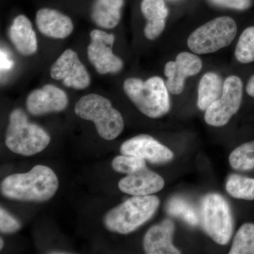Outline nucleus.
<instances>
[{
  "label": "nucleus",
  "mask_w": 254,
  "mask_h": 254,
  "mask_svg": "<svg viewBox=\"0 0 254 254\" xmlns=\"http://www.w3.org/2000/svg\"><path fill=\"white\" fill-rule=\"evenodd\" d=\"M59 187L55 172L49 167L36 165L26 173L14 174L3 180L1 194L10 199L43 202L53 198Z\"/></svg>",
  "instance_id": "nucleus-1"
},
{
  "label": "nucleus",
  "mask_w": 254,
  "mask_h": 254,
  "mask_svg": "<svg viewBox=\"0 0 254 254\" xmlns=\"http://www.w3.org/2000/svg\"><path fill=\"white\" fill-rule=\"evenodd\" d=\"M159 205L155 195H133L105 215V226L122 235L131 233L153 216Z\"/></svg>",
  "instance_id": "nucleus-2"
},
{
  "label": "nucleus",
  "mask_w": 254,
  "mask_h": 254,
  "mask_svg": "<svg viewBox=\"0 0 254 254\" xmlns=\"http://www.w3.org/2000/svg\"><path fill=\"white\" fill-rule=\"evenodd\" d=\"M123 88L132 103L145 116L160 118L170 111L169 91L163 78L153 76L143 81L129 78L124 83Z\"/></svg>",
  "instance_id": "nucleus-3"
},
{
  "label": "nucleus",
  "mask_w": 254,
  "mask_h": 254,
  "mask_svg": "<svg viewBox=\"0 0 254 254\" xmlns=\"http://www.w3.org/2000/svg\"><path fill=\"white\" fill-rule=\"evenodd\" d=\"M74 110L80 118L93 122L98 135L103 139L112 141L123 131V115L105 97L94 93L84 95L76 103Z\"/></svg>",
  "instance_id": "nucleus-4"
},
{
  "label": "nucleus",
  "mask_w": 254,
  "mask_h": 254,
  "mask_svg": "<svg viewBox=\"0 0 254 254\" xmlns=\"http://www.w3.org/2000/svg\"><path fill=\"white\" fill-rule=\"evenodd\" d=\"M50 142L49 134L36 124L30 123L22 110L11 113L5 143L13 153L31 156L43 151Z\"/></svg>",
  "instance_id": "nucleus-5"
},
{
  "label": "nucleus",
  "mask_w": 254,
  "mask_h": 254,
  "mask_svg": "<svg viewBox=\"0 0 254 254\" xmlns=\"http://www.w3.org/2000/svg\"><path fill=\"white\" fill-rule=\"evenodd\" d=\"M237 33L235 20L229 16H220L192 32L187 40V45L195 54H210L230 46Z\"/></svg>",
  "instance_id": "nucleus-6"
},
{
  "label": "nucleus",
  "mask_w": 254,
  "mask_h": 254,
  "mask_svg": "<svg viewBox=\"0 0 254 254\" xmlns=\"http://www.w3.org/2000/svg\"><path fill=\"white\" fill-rule=\"evenodd\" d=\"M202 210L208 236L218 245H227L233 232V219L227 200L218 193H210L203 200Z\"/></svg>",
  "instance_id": "nucleus-7"
},
{
  "label": "nucleus",
  "mask_w": 254,
  "mask_h": 254,
  "mask_svg": "<svg viewBox=\"0 0 254 254\" xmlns=\"http://www.w3.org/2000/svg\"><path fill=\"white\" fill-rule=\"evenodd\" d=\"M243 95V83L232 75L224 81L221 96L205 110V121L212 127H223L240 110Z\"/></svg>",
  "instance_id": "nucleus-8"
},
{
  "label": "nucleus",
  "mask_w": 254,
  "mask_h": 254,
  "mask_svg": "<svg viewBox=\"0 0 254 254\" xmlns=\"http://www.w3.org/2000/svg\"><path fill=\"white\" fill-rule=\"evenodd\" d=\"M91 43L88 47V58L100 74L118 73L123 68V60L114 55L113 34L93 30L91 32Z\"/></svg>",
  "instance_id": "nucleus-9"
},
{
  "label": "nucleus",
  "mask_w": 254,
  "mask_h": 254,
  "mask_svg": "<svg viewBox=\"0 0 254 254\" xmlns=\"http://www.w3.org/2000/svg\"><path fill=\"white\" fill-rule=\"evenodd\" d=\"M50 76L55 80H63L65 86L74 89H85L91 83L89 73L77 53L71 49L65 50L53 64Z\"/></svg>",
  "instance_id": "nucleus-10"
},
{
  "label": "nucleus",
  "mask_w": 254,
  "mask_h": 254,
  "mask_svg": "<svg viewBox=\"0 0 254 254\" xmlns=\"http://www.w3.org/2000/svg\"><path fill=\"white\" fill-rule=\"evenodd\" d=\"M202 67V60L196 54L182 52L177 55L176 60L168 62L164 70L169 92L174 95L182 93L186 78L198 74Z\"/></svg>",
  "instance_id": "nucleus-11"
},
{
  "label": "nucleus",
  "mask_w": 254,
  "mask_h": 254,
  "mask_svg": "<svg viewBox=\"0 0 254 254\" xmlns=\"http://www.w3.org/2000/svg\"><path fill=\"white\" fill-rule=\"evenodd\" d=\"M120 151L123 155H133L158 165L168 163L174 158V153L168 147L144 134L127 140L121 145Z\"/></svg>",
  "instance_id": "nucleus-12"
},
{
  "label": "nucleus",
  "mask_w": 254,
  "mask_h": 254,
  "mask_svg": "<svg viewBox=\"0 0 254 254\" xmlns=\"http://www.w3.org/2000/svg\"><path fill=\"white\" fill-rule=\"evenodd\" d=\"M68 103L67 95L63 90L53 85H46L30 93L26 100V107L31 115L39 116L63 111Z\"/></svg>",
  "instance_id": "nucleus-13"
},
{
  "label": "nucleus",
  "mask_w": 254,
  "mask_h": 254,
  "mask_svg": "<svg viewBox=\"0 0 254 254\" xmlns=\"http://www.w3.org/2000/svg\"><path fill=\"white\" fill-rule=\"evenodd\" d=\"M121 191L132 195H148L160 191L165 187L163 177L145 168L124 177L119 182Z\"/></svg>",
  "instance_id": "nucleus-14"
},
{
  "label": "nucleus",
  "mask_w": 254,
  "mask_h": 254,
  "mask_svg": "<svg viewBox=\"0 0 254 254\" xmlns=\"http://www.w3.org/2000/svg\"><path fill=\"white\" fill-rule=\"evenodd\" d=\"M175 225L172 220H164L150 227L143 239V249L148 254H179L180 250L173 245Z\"/></svg>",
  "instance_id": "nucleus-15"
},
{
  "label": "nucleus",
  "mask_w": 254,
  "mask_h": 254,
  "mask_svg": "<svg viewBox=\"0 0 254 254\" xmlns=\"http://www.w3.org/2000/svg\"><path fill=\"white\" fill-rule=\"evenodd\" d=\"M36 21L41 33L50 38L64 39L69 36L73 29L71 18L57 10L48 8L38 10Z\"/></svg>",
  "instance_id": "nucleus-16"
},
{
  "label": "nucleus",
  "mask_w": 254,
  "mask_h": 254,
  "mask_svg": "<svg viewBox=\"0 0 254 254\" xmlns=\"http://www.w3.org/2000/svg\"><path fill=\"white\" fill-rule=\"evenodd\" d=\"M9 36L20 54L31 55L38 50L36 33L33 31L30 20L24 15L14 18L9 28Z\"/></svg>",
  "instance_id": "nucleus-17"
},
{
  "label": "nucleus",
  "mask_w": 254,
  "mask_h": 254,
  "mask_svg": "<svg viewBox=\"0 0 254 254\" xmlns=\"http://www.w3.org/2000/svg\"><path fill=\"white\" fill-rule=\"evenodd\" d=\"M141 9L147 22L144 35L148 40L156 39L165 28L168 9L163 0H143Z\"/></svg>",
  "instance_id": "nucleus-18"
},
{
  "label": "nucleus",
  "mask_w": 254,
  "mask_h": 254,
  "mask_svg": "<svg viewBox=\"0 0 254 254\" xmlns=\"http://www.w3.org/2000/svg\"><path fill=\"white\" fill-rule=\"evenodd\" d=\"M124 0H96L92 11V18L100 27H116L121 19Z\"/></svg>",
  "instance_id": "nucleus-19"
},
{
  "label": "nucleus",
  "mask_w": 254,
  "mask_h": 254,
  "mask_svg": "<svg viewBox=\"0 0 254 254\" xmlns=\"http://www.w3.org/2000/svg\"><path fill=\"white\" fill-rule=\"evenodd\" d=\"M224 82L215 72L205 73L200 78L198 89L197 105L200 110H206L215 100L220 98Z\"/></svg>",
  "instance_id": "nucleus-20"
},
{
  "label": "nucleus",
  "mask_w": 254,
  "mask_h": 254,
  "mask_svg": "<svg viewBox=\"0 0 254 254\" xmlns=\"http://www.w3.org/2000/svg\"><path fill=\"white\" fill-rule=\"evenodd\" d=\"M226 190L233 198L247 200H254V179L239 175L229 177Z\"/></svg>",
  "instance_id": "nucleus-21"
},
{
  "label": "nucleus",
  "mask_w": 254,
  "mask_h": 254,
  "mask_svg": "<svg viewBox=\"0 0 254 254\" xmlns=\"http://www.w3.org/2000/svg\"><path fill=\"white\" fill-rule=\"evenodd\" d=\"M229 161L232 168L247 171L254 168V141L244 143L232 152Z\"/></svg>",
  "instance_id": "nucleus-22"
},
{
  "label": "nucleus",
  "mask_w": 254,
  "mask_h": 254,
  "mask_svg": "<svg viewBox=\"0 0 254 254\" xmlns=\"http://www.w3.org/2000/svg\"><path fill=\"white\" fill-rule=\"evenodd\" d=\"M167 211L173 216L182 218L191 226L198 225V215L196 210L184 198L180 197L172 198L167 205Z\"/></svg>",
  "instance_id": "nucleus-23"
},
{
  "label": "nucleus",
  "mask_w": 254,
  "mask_h": 254,
  "mask_svg": "<svg viewBox=\"0 0 254 254\" xmlns=\"http://www.w3.org/2000/svg\"><path fill=\"white\" fill-rule=\"evenodd\" d=\"M230 254H254V224H244L237 232Z\"/></svg>",
  "instance_id": "nucleus-24"
},
{
  "label": "nucleus",
  "mask_w": 254,
  "mask_h": 254,
  "mask_svg": "<svg viewBox=\"0 0 254 254\" xmlns=\"http://www.w3.org/2000/svg\"><path fill=\"white\" fill-rule=\"evenodd\" d=\"M235 55L240 63L254 62V26L246 28L242 33L235 48Z\"/></svg>",
  "instance_id": "nucleus-25"
},
{
  "label": "nucleus",
  "mask_w": 254,
  "mask_h": 254,
  "mask_svg": "<svg viewBox=\"0 0 254 254\" xmlns=\"http://www.w3.org/2000/svg\"><path fill=\"white\" fill-rule=\"evenodd\" d=\"M112 167L115 171L128 175L145 168V161L133 155H119L114 158Z\"/></svg>",
  "instance_id": "nucleus-26"
},
{
  "label": "nucleus",
  "mask_w": 254,
  "mask_h": 254,
  "mask_svg": "<svg viewBox=\"0 0 254 254\" xmlns=\"http://www.w3.org/2000/svg\"><path fill=\"white\" fill-rule=\"evenodd\" d=\"M21 228V223L11 216L4 208L0 209V231L1 233L11 234Z\"/></svg>",
  "instance_id": "nucleus-27"
},
{
  "label": "nucleus",
  "mask_w": 254,
  "mask_h": 254,
  "mask_svg": "<svg viewBox=\"0 0 254 254\" xmlns=\"http://www.w3.org/2000/svg\"><path fill=\"white\" fill-rule=\"evenodd\" d=\"M209 1L218 6L237 10L249 9L252 5V0H209Z\"/></svg>",
  "instance_id": "nucleus-28"
},
{
  "label": "nucleus",
  "mask_w": 254,
  "mask_h": 254,
  "mask_svg": "<svg viewBox=\"0 0 254 254\" xmlns=\"http://www.w3.org/2000/svg\"><path fill=\"white\" fill-rule=\"evenodd\" d=\"M246 91L250 96L254 98V74L249 80L248 83L246 87Z\"/></svg>",
  "instance_id": "nucleus-29"
},
{
  "label": "nucleus",
  "mask_w": 254,
  "mask_h": 254,
  "mask_svg": "<svg viewBox=\"0 0 254 254\" xmlns=\"http://www.w3.org/2000/svg\"><path fill=\"white\" fill-rule=\"evenodd\" d=\"M1 68H4V69H5V68H9L10 64L9 60L5 56V55L2 52H1Z\"/></svg>",
  "instance_id": "nucleus-30"
},
{
  "label": "nucleus",
  "mask_w": 254,
  "mask_h": 254,
  "mask_svg": "<svg viewBox=\"0 0 254 254\" xmlns=\"http://www.w3.org/2000/svg\"><path fill=\"white\" fill-rule=\"evenodd\" d=\"M0 242H1V246H0V249L3 248V246H4V242H3L2 239H0Z\"/></svg>",
  "instance_id": "nucleus-31"
},
{
  "label": "nucleus",
  "mask_w": 254,
  "mask_h": 254,
  "mask_svg": "<svg viewBox=\"0 0 254 254\" xmlns=\"http://www.w3.org/2000/svg\"><path fill=\"white\" fill-rule=\"evenodd\" d=\"M170 1H179V0H170Z\"/></svg>",
  "instance_id": "nucleus-32"
}]
</instances>
